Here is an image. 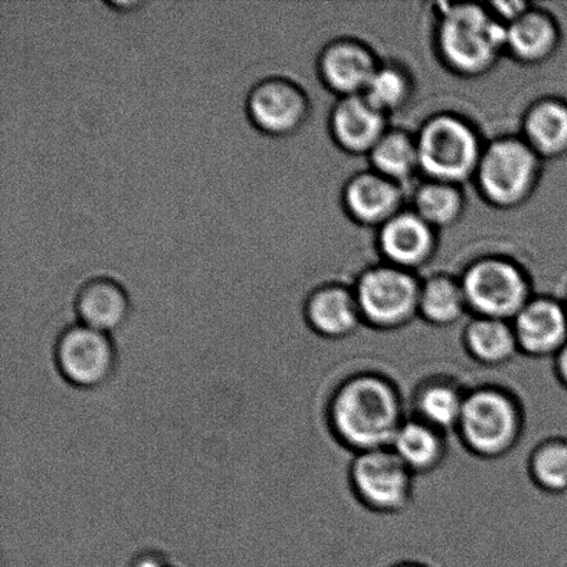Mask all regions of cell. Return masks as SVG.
<instances>
[{
	"label": "cell",
	"instance_id": "11",
	"mask_svg": "<svg viewBox=\"0 0 567 567\" xmlns=\"http://www.w3.org/2000/svg\"><path fill=\"white\" fill-rule=\"evenodd\" d=\"M381 63L369 43L339 37L321 48L316 70L322 86L342 99L364 94Z\"/></svg>",
	"mask_w": 567,
	"mask_h": 567
},
{
	"label": "cell",
	"instance_id": "19",
	"mask_svg": "<svg viewBox=\"0 0 567 567\" xmlns=\"http://www.w3.org/2000/svg\"><path fill=\"white\" fill-rule=\"evenodd\" d=\"M519 136L544 163L567 157V99L543 96L527 105Z\"/></svg>",
	"mask_w": 567,
	"mask_h": 567
},
{
	"label": "cell",
	"instance_id": "1",
	"mask_svg": "<svg viewBox=\"0 0 567 567\" xmlns=\"http://www.w3.org/2000/svg\"><path fill=\"white\" fill-rule=\"evenodd\" d=\"M403 394L391 378L360 371L343 378L328 399V430L354 454L391 446L405 414Z\"/></svg>",
	"mask_w": 567,
	"mask_h": 567
},
{
	"label": "cell",
	"instance_id": "27",
	"mask_svg": "<svg viewBox=\"0 0 567 567\" xmlns=\"http://www.w3.org/2000/svg\"><path fill=\"white\" fill-rule=\"evenodd\" d=\"M527 474L549 496H567V436H549L532 450Z\"/></svg>",
	"mask_w": 567,
	"mask_h": 567
},
{
	"label": "cell",
	"instance_id": "15",
	"mask_svg": "<svg viewBox=\"0 0 567 567\" xmlns=\"http://www.w3.org/2000/svg\"><path fill=\"white\" fill-rule=\"evenodd\" d=\"M389 120L364 94L337 99L328 115V133L342 153L367 158L391 130Z\"/></svg>",
	"mask_w": 567,
	"mask_h": 567
},
{
	"label": "cell",
	"instance_id": "26",
	"mask_svg": "<svg viewBox=\"0 0 567 567\" xmlns=\"http://www.w3.org/2000/svg\"><path fill=\"white\" fill-rule=\"evenodd\" d=\"M414 94L415 81L408 66L398 61H382L364 96L391 118L409 107Z\"/></svg>",
	"mask_w": 567,
	"mask_h": 567
},
{
	"label": "cell",
	"instance_id": "2",
	"mask_svg": "<svg viewBox=\"0 0 567 567\" xmlns=\"http://www.w3.org/2000/svg\"><path fill=\"white\" fill-rule=\"evenodd\" d=\"M432 39L443 69L463 80L491 74L505 55V25L487 3H439Z\"/></svg>",
	"mask_w": 567,
	"mask_h": 567
},
{
	"label": "cell",
	"instance_id": "8",
	"mask_svg": "<svg viewBox=\"0 0 567 567\" xmlns=\"http://www.w3.org/2000/svg\"><path fill=\"white\" fill-rule=\"evenodd\" d=\"M415 477L389 447L354 454L348 470L354 498L378 515L408 511L414 499Z\"/></svg>",
	"mask_w": 567,
	"mask_h": 567
},
{
	"label": "cell",
	"instance_id": "28",
	"mask_svg": "<svg viewBox=\"0 0 567 567\" xmlns=\"http://www.w3.org/2000/svg\"><path fill=\"white\" fill-rule=\"evenodd\" d=\"M488 8L493 11V14L497 17L504 25L509 24L516 17H519L524 11L529 8L532 3L519 2V0H509V2H492L487 3Z\"/></svg>",
	"mask_w": 567,
	"mask_h": 567
},
{
	"label": "cell",
	"instance_id": "4",
	"mask_svg": "<svg viewBox=\"0 0 567 567\" xmlns=\"http://www.w3.org/2000/svg\"><path fill=\"white\" fill-rule=\"evenodd\" d=\"M544 161L519 135L486 142L474 186L488 207L515 210L525 207L542 185Z\"/></svg>",
	"mask_w": 567,
	"mask_h": 567
},
{
	"label": "cell",
	"instance_id": "16",
	"mask_svg": "<svg viewBox=\"0 0 567 567\" xmlns=\"http://www.w3.org/2000/svg\"><path fill=\"white\" fill-rule=\"evenodd\" d=\"M306 324L328 341H342L364 327L352 286L330 281L311 289L303 303Z\"/></svg>",
	"mask_w": 567,
	"mask_h": 567
},
{
	"label": "cell",
	"instance_id": "31",
	"mask_svg": "<svg viewBox=\"0 0 567 567\" xmlns=\"http://www.w3.org/2000/svg\"><path fill=\"white\" fill-rule=\"evenodd\" d=\"M110 6H113V8L118 11H131L143 8L144 3L137 2V0H133V2L125 0V2H111Z\"/></svg>",
	"mask_w": 567,
	"mask_h": 567
},
{
	"label": "cell",
	"instance_id": "32",
	"mask_svg": "<svg viewBox=\"0 0 567 567\" xmlns=\"http://www.w3.org/2000/svg\"><path fill=\"white\" fill-rule=\"evenodd\" d=\"M388 567H432L431 565H426L424 563H420V560H400V563L393 564Z\"/></svg>",
	"mask_w": 567,
	"mask_h": 567
},
{
	"label": "cell",
	"instance_id": "6",
	"mask_svg": "<svg viewBox=\"0 0 567 567\" xmlns=\"http://www.w3.org/2000/svg\"><path fill=\"white\" fill-rule=\"evenodd\" d=\"M460 280L470 317L513 321L536 295L524 266L504 255H485L472 260Z\"/></svg>",
	"mask_w": 567,
	"mask_h": 567
},
{
	"label": "cell",
	"instance_id": "17",
	"mask_svg": "<svg viewBox=\"0 0 567 567\" xmlns=\"http://www.w3.org/2000/svg\"><path fill=\"white\" fill-rule=\"evenodd\" d=\"M563 43V28L551 10L532 3L505 25V55L515 63L537 66L548 63Z\"/></svg>",
	"mask_w": 567,
	"mask_h": 567
},
{
	"label": "cell",
	"instance_id": "25",
	"mask_svg": "<svg viewBox=\"0 0 567 567\" xmlns=\"http://www.w3.org/2000/svg\"><path fill=\"white\" fill-rule=\"evenodd\" d=\"M367 159L370 169L403 187H408L416 175H421L416 137L404 130L391 127Z\"/></svg>",
	"mask_w": 567,
	"mask_h": 567
},
{
	"label": "cell",
	"instance_id": "12",
	"mask_svg": "<svg viewBox=\"0 0 567 567\" xmlns=\"http://www.w3.org/2000/svg\"><path fill=\"white\" fill-rule=\"evenodd\" d=\"M375 247L382 262L419 275L436 257L439 231L413 209L404 208L377 230Z\"/></svg>",
	"mask_w": 567,
	"mask_h": 567
},
{
	"label": "cell",
	"instance_id": "23",
	"mask_svg": "<svg viewBox=\"0 0 567 567\" xmlns=\"http://www.w3.org/2000/svg\"><path fill=\"white\" fill-rule=\"evenodd\" d=\"M470 316L460 276L433 274L421 281L419 319L436 328H449Z\"/></svg>",
	"mask_w": 567,
	"mask_h": 567
},
{
	"label": "cell",
	"instance_id": "21",
	"mask_svg": "<svg viewBox=\"0 0 567 567\" xmlns=\"http://www.w3.org/2000/svg\"><path fill=\"white\" fill-rule=\"evenodd\" d=\"M461 343L475 363L487 369L507 365L520 354L513 322L487 317L471 316L461 333Z\"/></svg>",
	"mask_w": 567,
	"mask_h": 567
},
{
	"label": "cell",
	"instance_id": "30",
	"mask_svg": "<svg viewBox=\"0 0 567 567\" xmlns=\"http://www.w3.org/2000/svg\"><path fill=\"white\" fill-rule=\"evenodd\" d=\"M554 374L559 385L567 392V343L560 352L553 359Z\"/></svg>",
	"mask_w": 567,
	"mask_h": 567
},
{
	"label": "cell",
	"instance_id": "13",
	"mask_svg": "<svg viewBox=\"0 0 567 567\" xmlns=\"http://www.w3.org/2000/svg\"><path fill=\"white\" fill-rule=\"evenodd\" d=\"M341 205L350 221L377 231L408 208L405 187L369 168L344 182Z\"/></svg>",
	"mask_w": 567,
	"mask_h": 567
},
{
	"label": "cell",
	"instance_id": "20",
	"mask_svg": "<svg viewBox=\"0 0 567 567\" xmlns=\"http://www.w3.org/2000/svg\"><path fill=\"white\" fill-rule=\"evenodd\" d=\"M447 436L426 422L408 415L389 449L415 476L427 475L446 461Z\"/></svg>",
	"mask_w": 567,
	"mask_h": 567
},
{
	"label": "cell",
	"instance_id": "5",
	"mask_svg": "<svg viewBox=\"0 0 567 567\" xmlns=\"http://www.w3.org/2000/svg\"><path fill=\"white\" fill-rule=\"evenodd\" d=\"M415 137L424 179L460 186L474 181L486 146L474 122L442 111L422 122Z\"/></svg>",
	"mask_w": 567,
	"mask_h": 567
},
{
	"label": "cell",
	"instance_id": "14",
	"mask_svg": "<svg viewBox=\"0 0 567 567\" xmlns=\"http://www.w3.org/2000/svg\"><path fill=\"white\" fill-rule=\"evenodd\" d=\"M520 354L554 359L567 343L566 300L535 295L513 321Z\"/></svg>",
	"mask_w": 567,
	"mask_h": 567
},
{
	"label": "cell",
	"instance_id": "3",
	"mask_svg": "<svg viewBox=\"0 0 567 567\" xmlns=\"http://www.w3.org/2000/svg\"><path fill=\"white\" fill-rule=\"evenodd\" d=\"M525 426L520 399L507 388L486 383L466 392L455 435L474 457L496 461L514 452Z\"/></svg>",
	"mask_w": 567,
	"mask_h": 567
},
{
	"label": "cell",
	"instance_id": "18",
	"mask_svg": "<svg viewBox=\"0 0 567 567\" xmlns=\"http://www.w3.org/2000/svg\"><path fill=\"white\" fill-rule=\"evenodd\" d=\"M75 311L81 324L111 336L130 320L131 297L113 277H92L78 288Z\"/></svg>",
	"mask_w": 567,
	"mask_h": 567
},
{
	"label": "cell",
	"instance_id": "22",
	"mask_svg": "<svg viewBox=\"0 0 567 567\" xmlns=\"http://www.w3.org/2000/svg\"><path fill=\"white\" fill-rule=\"evenodd\" d=\"M466 392L468 389L461 386L452 378H427L414 391L411 415L446 435L455 433L463 414Z\"/></svg>",
	"mask_w": 567,
	"mask_h": 567
},
{
	"label": "cell",
	"instance_id": "7",
	"mask_svg": "<svg viewBox=\"0 0 567 567\" xmlns=\"http://www.w3.org/2000/svg\"><path fill=\"white\" fill-rule=\"evenodd\" d=\"M421 277L381 262L369 266L352 284L364 326L391 332L419 319Z\"/></svg>",
	"mask_w": 567,
	"mask_h": 567
},
{
	"label": "cell",
	"instance_id": "24",
	"mask_svg": "<svg viewBox=\"0 0 567 567\" xmlns=\"http://www.w3.org/2000/svg\"><path fill=\"white\" fill-rule=\"evenodd\" d=\"M411 209L439 233L463 220L466 210L464 186L422 179L411 194Z\"/></svg>",
	"mask_w": 567,
	"mask_h": 567
},
{
	"label": "cell",
	"instance_id": "10",
	"mask_svg": "<svg viewBox=\"0 0 567 567\" xmlns=\"http://www.w3.org/2000/svg\"><path fill=\"white\" fill-rule=\"evenodd\" d=\"M248 120L265 135H297L308 124L311 100L298 81L286 75H269L255 82L247 93Z\"/></svg>",
	"mask_w": 567,
	"mask_h": 567
},
{
	"label": "cell",
	"instance_id": "33",
	"mask_svg": "<svg viewBox=\"0 0 567 567\" xmlns=\"http://www.w3.org/2000/svg\"><path fill=\"white\" fill-rule=\"evenodd\" d=\"M566 305H567V300H566Z\"/></svg>",
	"mask_w": 567,
	"mask_h": 567
},
{
	"label": "cell",
	"instance_id": "29",
	"mask_svg": "<svg viewBox=\"0 0 567 567\" xmlns=\"http://www.w3.org/2000/svg\"><path fill=\"white\" fill-rule=\"evenodd\" d=\"M131 567H175L168 563L164 555L157 553H144L137 555Z\"/></svg>",
	"mask_w": 567,
	"mask_h": 567
},
{
	"label": "cell",
	"instance_id": "9",
	"mask_svg": "<svg viewBox=\"0 0 567 567\" xmlns=\"http://www.w3.org/2000/svg\"><path fill=\"white\" fill-rule=\"evenodd\" d=\"M54 363L71 386L94 391L113 380L118 353L110 333L76 322L55 341Z\"/></svg>",
	"mask_w": 567,
	"mask_h": 567
}]
</instances>
